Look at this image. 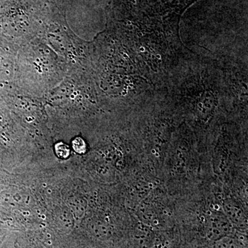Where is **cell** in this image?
<instances>
[{"instance_id": "cell-1", "label": "cell", "mask_w": 248, "mask_h": 248, "mask_svg": "<svg viewBox=\"0 0 248 248\" xmlns=\"http://www.w3.org/2000/svg\"><path fill=\"white\" fill-rule=\"evenodd\" d=\"M232 223L228 218L221 215H213L206 224V234L209 239L216 241L231 235Z\"/></svg>"}, {"instance_id": "cell-2", "label": "cell", "mask_w": 248, "mask_h": 248, "mask_svg": "<svg viewBox=\"0 0 248 248\" xmlns=\"http://www.w3.org/2000/svg\"><path fill=\"white\" fill-rule=\"evenodd\" d=\"M225 208L228 217V219L231 223H234L239 227L246 226V217L241 212V208L231 203H226Z\"/></svg>"}, {"instance_id": "cell-3", "label": "cell", "mask_w": 248, "mask_h": 248, "mask_svg": "<svg viewBox=\"0 0 248 248\" xmlns=\"http://www.w3.org/2000/svg\"><path fill=\"white\" fill-rule=\"evenodd\" d=\"M215 248H247V246L239 238L228 235L215 241Z\"/></svg>"}, {"instance_id": "cell-4", "label": "cell", "mask_w": 248, "mask_h": 248, "mask_svg": "<svg viewBox=\"0 0 248 248\" xmlns=\"http://www.w3.org/2000/svg\"><path fill=\"white\" fill-rule=\"evenodd\" d=\"M56 153L58 156L65 159L69 156V147L63 143H58L56 146Z\"/></svg>"}, {"instance_id": "cell-5", "label": "cell", "mask_w": 248, "mask_h": 248, "mask_svg": "<svg viewBox=\"0 0 248 248\" xmlns=\"http://www.w3.org/2000/svg\"><path fill=\"white\" fill-rule=\"evenodd\" d=\"M73 146L74 147L75 151L80 154H82L86 151V144L81 138L76 139L73 141Z\"/></svg>"}]
</instances>
